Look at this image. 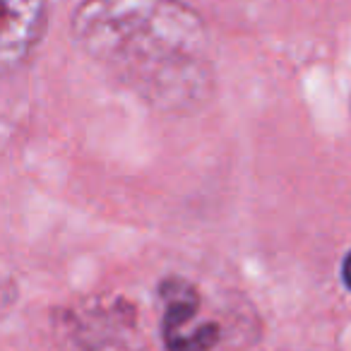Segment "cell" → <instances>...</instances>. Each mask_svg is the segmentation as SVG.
Listing matches in <instances>:
<instances>
[{"label":"cell","instance_id":"6da1fadb","mask_svg":"<svg viewBox=\"0 0 351 351\" xmlns=\"http://www.w3.org/2000/svg\"><path fill=\"white\" fill-rule=\"evenodd\" d=\"M77 46L156 108L191 113L215 89L210 34L181 0H84Z\"/></svg>","mask_w":351,"mask_h":351},{"label":"cell","instance_id":"7a4b0ae2","mask_svg":"<svg viewBox=\"0 0 351 351\" xmlns=\"http://www.w3.org/2000/svg\"><path fill=\"white\" fill-rule=\"evenodd\" d=\"M166 303L164 313V341L169 351H207L219 339V327L215 322H195L197 301L195 289L181 279H171L161 287Z\"/></svg>","mask_w":351,"mask_h":351},{"label":"cell","instance_id":"3957f363","mask_svg":"<svg viewBox=\"0 0 351 351\" xmlns=\"http://www.w3.org/2000/svg\"><path fill=\"white\" fill-rule=\"evenodd\" d=\"M46 22V0H3V44L0 60L3 70L10 73L22 63L36 41L41 39Z\"/></svg>","mask_w":351,"mask_h":351},{"label":"cell","instance_id":"277c9868","mask_svg":"<svg viewBox=\"0 0 351 351\" xmlns=\"http://www.w3.org/2000/svg\"><path fill=\"white\" fill-rule=\"evenodd\" d=\"M341 279H344L346 289L351 291V253L344 258V265H341Z\"/></svg>","mask_w":351,"mask_h":351}]
</instances>
